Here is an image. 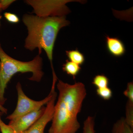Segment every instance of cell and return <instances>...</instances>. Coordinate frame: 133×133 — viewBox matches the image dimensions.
Segmentation results:
<instances>
[{
  "label": "cell",
  "mask_w": 133,
  "mask_h": 133,
  "mask_svg": "<svg viewBox=\"0 0 133 133\" xmlns=\"http://www.w3.org/2000/svg\"><path fill=\"white\" fill-rule=\"evenodd\" d=\"M57 87L59 94L48 132L76 133L80 127L78 115L87 95L85 86L81 82L72 85L58 80Z\"/></svg>",
  "instance_id": "1"
},
{
  "label": "cell",
  "mask_w": 133,
  "mask_h": 133,
  "mask_svg": "<svg viewBox=\"0 0 133 133\" xmlns=\"http://www.w3.org/2000/svg\"><path fill=\"white\" fill-rule=\"evenodd\" d=\"M22 21L28 30L24 48L31 51L38 49L39 55L43 50L50 62L52 70H55L52 55L55 41L60 30L68 26L70 22L65 16L41 17L28 14L23 15Z\"/></svg>",
  "instance_id": "2"
},
{
  "label": "cell",
  "mask_w": 133,
  "mask_h": 133,
  "mask_svg": "<svg viewBox=\"0 0 133 133\" xmlns=\"http://www.w3.org/2000/svg\"><path fill=\"white\" fill-rule=\"evenodd\" d=\"M43 59L38 55L32 60L22 62L15 59L7 54L0 43V104L3 106L6 101L5 90L13 76L17 73L31 72L30 81L40 82L44 72L43 71Z\"/></svg>",
  "instance_id": "3"
},
{
  "label": "cell",
  "mask_w": 133,
  "mask_h": 133,
  "mask_svg": "<svg viewBox=\"0 0 133 133\" xmlns=\"http://www.w3.org/2000/svg\"><path fill=\"white\" fill-rule=\"evenodd\" d=\"M57 79L53 78L51 90L49 95L45 98L40 101L34 100L30 98L24 93L21 84L19 82L16 85L17 94V101L16 108L14 111L6 117L10 121L17 118L29 113L34 111L44 106L52 98L55 91V86Z\"/></svg>",
  "instance_id": "4"
},
{
  "label": "cell",
  "mask_w": 133,
  "mask_h": 133,
  "mask_svg": "<svg viewBox=\"0 0 133 133\" xmlns=\"http://www.w3.org/2000/svg\"><path fill=\"white\" fill-rule=\"evenodd\" d=\"M82 3V1L73 0H27L24 1L33 8V13L41 17L65 16L70 10L66 3L72 2Z\"/></svg>",
  "instance_id": "5"
},
{
  "label": "cell",
  "mask_w": 133,
  "mask_h": 133,
  "mask_svg": "<svg viewBox=\"0 0 133 133\" xmlns=\"http://www.w3.org/2000/svg\"><path fill=\"white\" fill-rule=\"evenodd\" d=\"M43 106L34 111L23 115L17 118L10 121L9 126L15 133H22L28 130L40 118L44 112Z\"/></svg>",
  "instance_id": "6"
},
{
  "label": "cell",
  "mask_w": 133,
  "mask_h": 133,
  "mask_svg": "<svg viewBox=\"0 0 133 133\" xmlns=\"http://www.w3.org/2000/svg\"><path fill=\"white\" fill-rule=\"evenodd\" d=\"M57 96V94L55 91L52 98L46 105L45 111L43 115L33 125L22 133H44L46 126L52 121L53 118Z\"/></svg>",
  "instance_id": "7"
},
{
  "label": "cell",
  "mask_w": 133,
  "mask_h": 133,
  "mask_svg": "<svg viewBox=\"0 0 133 133\" xmlns=\"http://www.w3.org/2000/svg\"><path fill=\"white\" fill-rule=\"evenodd\" d=\"M106 43L108 51L115 57H120L124 55L126 50L124 43L117 37H106Z\"/></svg>",
  "instance_id": "8"
},
{
  "label": "cell",
  "mask_w": 133,
  "mask_h": 133,
  "mask_svg": "<svg viewBox=\"0 0 133 133\" xmlns=\"http://www.w3.org/2000/svg\"><path fill=\"white\" fill-rule=\"evenodd\" d=\"M112 133H133V129L127 124L125 118H122L115 123Z\"/></svg>",
  "instance_id": "9"
},
{
  "label": "cell",
  "mask_w": 133,
  "mask_h": 133,
  "mask_svg": "<svg viewBox=\"0 0 133 133\" xmlns=\"http://www.w3.org/2000/svg\"><path fill=\"white\" fill-rule=\"evenodd\" d=\"M62 69L66 74L71 76L75 79L81 70V67L77 64L66 60V63L63 65Z\"/></svg>",
  "instance_id": "10"
},
{
  "label": "cell",
  "mask_w": 133,
  "mask_h": 133,
  "mask_svg": "<svg viewBox=\"0 0 133 133\" xmlns=\"http://www.w3.org/2000/svg\"><path fill=\"white\" fill-rule=\"evenodd\" d=\"M66 54L70 61L79 65L83 64L85 61L84 55L77 49L66 51Z\"/></svg>",
  "instance_id": "11"
},
{
  "label": "cell",
  "mask_w": 133,
  "mask_h": 133,
  "mask_svg": "<svg viewBox=\"0 0 133 133\" xmlns=\"http://www.w3.org/2000/svg\"><path fill=\"white\" fill-rule=\"evenodd\" d=\"M92 84L97 88L108 87L109 79L105 75H97L94 78Z\"/></svg>",
  "instance_id": "12"
},
{
  "label": "cell",
  "mask_w": 133,
  "mask_h": 133,
  "mask_svg": "<svg viewBox=\"0 0 133 133\" xmlns=\"http://www.w3.org/2000/svg\"><path fill=\"white\" fill-rule=\"evenodd\" d=\"M126 118L127 124L133 129V102L128 100L126 105Z\"/></svg>",
  "instance_id": "13"
},
{
  "label": "cell",
  "mask_w": 133,
  "mask_h": 133,
  "mask_svg": "<svg viewBox=\"0 0 133 133\" xmlns=\"http://www.w3.org/2000/svg\"><path fill=\"white\" fill-rule=\"evenodd\" d=\"M94 125V118L92 116H88L84 122L83 133H95Z\"/></svg>",
  "instance_id": "14"
},
{
  "label": "cell",
  "mask_w": 133,
  "mask_h": 133,
  "mask_svg": "<svg viewBox=\"0 0 133 133\" xmlns=\"http://www.w3.org/2000/svg\"><path fill=\"white\" fill-rule=\"evenodd\" d=\"M96 92L99 97L105 100H108L110 99L112 95L111 90L108 87L97 88Z\"/></svg>",
  "instance_id": "15"
},
{
  "label": "cell",
  "mask_w": 133,
  "mask_h": 133,
  "mask_svg": "<svg viewBox=\"0 0 133 133\" xmlns=\"http://www.w3.org/2000/svg\"><path fill=\"white\" fill-rule=\"evenodd\" d=\"M124 94L128 98V100L133 102V82L128 83L127 88L124 91Z\"/></svg>",
  "instance_id": "16"
},
{
  "label": "cell",
  "mask_w": 133,
  "mask_h": 133,
  "mask_svg": "<svg viewBox=\"0 0 133 133\" xmlns=\"http://www.w3.org/2000/svg\"><path fill=\"white\" fill-rule=\"evenodd\" d=\"M4 16L6 20L10 23H18L20 21V19L18 16L13 13L5 12L4 14Z\"/></svg>",
  "instance_id": "17"
},
{
  "label": "cell",
  "mask_w": 133,
  "mask_h": 133,
  "mask_svg": "<svg viewBox=\"0 0 133 133\" xmlns=\"http://www.w3.org/2000/svg\"><path fill=\"white\" fill-rule=\"evenodd\" d=\"M0 130L1 133H15L8 125L5 124L0 117Z\"/></svg>",
  "instance_id": "18"
},
{
  "label": "cell",
  "mask_w": 133,
  "mask_h": 133,
  "mask_svg": "<svg viewBox=\"0 0 133 133\" xmlns=\"http://www.w3.org/2000/svg\"><path fill=\"white\" fill-rule=\"evenodd\" d=\"M15 1L14 0H1L0 1V9L2 10L6 9L12 4L13 2Z\"/></svg>",
  "instance_id": "19"
},
{
  "label": "cell",
  "mask_w": 133,
  "mask_h": 133,
  "mask_svg": "<svg viewBox=\"0 0 133 133\" xmlns=\"http://www.w3.org/2000/svg\"><path fill=\"white\" fill-rule=\"evenodd\" d=\"M0 111L3 112L4 114H7L8 110L6 108H5L4 107L0 104Z\"/></svg>",
  "instance_id": "20"
},
{
  "label": "cell",
  "mask_w": 133,
  "mask_h": 133,
  "mask_svg": "<svg viewBox=\"0 0 133 133\" xmlns=\"http://www.w3.org/2000/svg\"><path fill=\"white\" fill-rule=\"evenodd\" d=\"M3 115H4V114L3 113V112L0 111V117H2V116ZM0 133H1V130H0Z\"/></svg>",
  "instance_id": "21"
},
{
  "label": "cell",
  "mask_w": 133,
  "mask_h": 133,
  "mask_svg": "<svg viewBox=\"0 0 133 133\" xmlns=\"http://www.w3.org/2000/svg\"><path fill=\"white\" fill-rule=\"evenodd\" d=\"M2 17V16L0 14V20H1V19Z\"/></svg>",
  "instance_id": "22"
}]
</instances>
